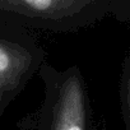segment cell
Listing matches in <instances>:
<instances>
[{
	"mask_svg": "<svg viewBox=\"0 0 130 130\" xmlns=\"http://www.w3.org/2000/svg\"><path fill=\"white\" fill-rule=\"evenodd\" d=\"M38 74L43 82V102L33 115L32 130H101L78 67L57 70L45 61Z\"/></svg>",
	"mask_w": 130,
	"mask_h": 130,
	"instance_id": "cell-1",
	"label": "cell"
},
{
	"mask_svg": "<svg viewBox=\"0 0 130 130\" xmlns=\"http://www.w3.org/2000/svg\"><path fill=\"white\" fill-rule=\"evenodd\" d=\"M112 0H0V13L45 32H75L100 22Z\"/></svg>",
	"mask_w": 130,
	"mask_h": 130,
	"instance_id": "cell-2",
	"label": "cell"
},
{
	"mask_svg": "<svg viewBox=\"0 0 130 130\" xmlns=\"http://www.w3.org/2000/svg\"><path fill=\"white\" fill-rule=\"evenodd\" d=\"M46 61V54L36 41L0 38V96L18 92Z\"/></svg>",
	"mask_w": 130,
	"mask_h": 130,
	"instance_id": "cell-3",
	"label": "cell"
},
{
	"mask_svg": "<svg viewBox=\"0 0 130 130\" xmlns=\"http://www.w3.org/2000/svg\"><path fill=\"white\" fill-rule=\"evenodd\" d=\"M120 100L122 117L126 129L130 130V48L122 65V73L120 79Z\"/></svg>",
	"mask_w": 130,
	"mask_h": 130,
	"instance_id": "cell-4",
	"label": "cell"
},
{
	"mask_svg": "<svg viewBox=\"0 0 130 130\" xmlns=\"http://www.w3.org/2000/svg\"><path fill=\"white\" fill-rule=\"evenodd\" d=\"M110 14L130 27V0H112Z\"/></svg>",
	"mask_w": 130,
	"mask_h": 130,
	"instance_id": "cell-5",
	"label": "cell"
},
{
	"mask_svg": "<svg viewBox=\"0 0 130 130\" xmlns=\"http://www.w3.org/2000/svg\"><path fill=\"white\" fill-rule=\"evenodd\" d=\"M2 101H3V96H0V103H2Z\"/></svg>",
	"mask_w": 130,
	"mask_h": 130,
	"instance_id": "cell-6",
	"label": "cell"
}]
</instances>
